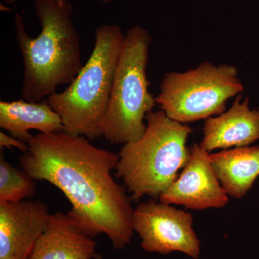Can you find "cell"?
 <instances>
[{"label": "cell", "mask_w": 259, "mask_h": 259, "mask_svg": "<svg viewBox=\"0 0 259 259\" xmlns=\"http://www.w3.org/2000/svg\"><path fill=\"white\" fill-rule=\"evenodd\" d=\"M142 137L123 145L118 153L116 177L121 179L133 199L159 198L187 164L190 148L189 126L169 118L162 110L146 116Z\"/></svg>", "instance_id": "277c9868"}, {"label": "cell", "mask_w": 259, "mask_h": 259, "mask_svg": "<svg viewBox=\"0 0 259 259\" xmlns=\"http://www.w3.org/2000/svg\"><path fill=\"white\" fill-rule=\"evenodd\" d=\"M93 259H102V256L101 255L98 254V253H97L96 256H95Z\"/></svg>", "instance_id": "e0dca14e"}, {"label": "cell", "mask_w": 259, "mask_h": 259, "mask_svg": "<svg viewBox=\"0 0 259 259\" xmlns=\"http://www.w3.org/2000/svg\"><path fill=\"white\" fill-rule=\"evenodd\" d=\"M49 215L41 201L0 203V259H28Z\"/></svg>", "instance_id": "9c48e42d"}, {"label": "cell", "mask_w": 259, "mask_h": 259, "mask_svg": "<svg viewBox=\"0 0 259 259\" xmlns=\"http://www.w3.org/2000/svg\"><path fill=\"white\" fill-rule=\"evenodd\" d=\"M41 31L36 37L27 32L21 15L16 13L15 32L23 56L24 76L20 96L28 102H40L69 85L83 68L80 37L73 21L69 2L33 0Z\"/></svg>", "instance_id": "7a4b0ae2"}, {"label": "cell", "mask_w": 259, "mask_h": 259, "mask_svg": "<svg viewBox=\"0 0 259 259\" xmlns=\"http://www.w3.org/2000/svg\"><path fill=\"white\" fill-rule=\"evenodd\" d=\"M243 90L236 66L205 61L185 72L165 75L156 101L169 118L184 124L221 115L228 100Z\"/></svg>", "instance_id": "8992f818"}, {"label": "cell", "mask_w": 259, "mask_h": 259, "mask_svg": "<svg viewBox=\"0 0 259 259\" xmlns=\"http://www.w3.org/2000/svg\"><path fill=\"white\" fill-rule=\"evenodd\" d=\"M13 147L18 148L19 150L23 151L24 153L29 151V146L26 143L13 137V136H10L4 132L0 133V148H1V151H3L5 148L12 150Z\"/></svg>", "instance_id": "9a60e30c"}, {"label": "cell", "mask_w": 259, "mask_h": 259, "mask_svg": "<svg viewBox=\"0 0 259 259\" xmlns=\"http://www.w3.org/2000/svg\"><path fill=\"white\" fill-rule=\"evenodd\" d=\"M28 144L20 158L24 171L64 193L71 204L68 214L87 235L105 234L114 248H125L134 236V209L112 175L118 154L64 131L39 133Z\"/></svg>", "instance_id": "6da1fadb"}, {"label": "cell", "mask_w": 259, "mask_h": 259, "mask_svg": "<svg viewBox=\"0 0 259 259\" xmlns=\"http://www.w3.org/2000/svg\"><path fill=\"white\" fill-rule=\"evenodd\" d=\"M97 243L68 213L50 214L28 259H93Z\"/></svg>", "instance_id": "8fae6325"}, {"label": "cell", "mask_w": 259, "mask_h": 259, "mask_svg": "<svg viewBox=\"0 0 259 259\" xmlns=\"http://www.w3.org/2000/svg\"><path fill=\"white\" fill-rule=\"evenodd\" d=\"M151 40L139 25L125 33L102 127V137L110 144L134 142L146 131L144 120L156 104L146 73Z\"/></svg>", "instance_id": "5b68a950"}, {"label": "cell", "mask_w": 259, "mask_h": 259, "mask_svg": "<svg viewBox=\"0 0 259 259\" xmlns=\"http://www.w3.org/2000/svg\"><path fill=\"white\" fill-rule=\"evenodd\" d=\"M159 200L165 204L202 210L224 207L229 199L216 176L209 153L199 144H194L182 173L161 194Z\"/></svg>", "instance_id": "ba28073f"}, {"label": "cell", "mask_w": 259, "mask_h": 259, "mask_svg": "<svg viewBox=\"0 0 259 259\" xmlns=\"http://www.w3.org/2000/svg\"><path fill=\"white\" fill-rule=\"evenodd\" d=\"M6 3H9V4H13L14 3V0H4Z\"/></svg>", "instance_id": "d6986e66"}, {"label": "cell", "mask_w": 259, "mask_h": 259, "mask_svg": "<svg viewBox=\"0 0 259 259\" xmlns=\"http://www.w3.org/2000/svg\"><path fill=\"white\" fill-rule=\"evenodd\" d=\"M238 95L229 110L206 120L199 146L209 153L215 149L245 147L259 140V110L251 109L249 99Z\"/></svg>", "instance_id": "30bf717a"}, {"label": "cell", "mask_w": 259, "mask_h": 259, "mask_svg": "<svg viewBox=\"0 0 259 259\" xmlns=\"http://www.w3.org/2000/svg\"><path fill=\"white\" fill-rule=\"evenodd\" d=\"M100 1H101L102 3H105V4H107V3H111V2L114 1V0H100Z\"/></svg>", "instance_id": "2e32d148"}, {"label": "cell", "mask_w": 259, "mask_h": 259, "mask_svg": "<svg viewBox=\"0 0 259 259\" xmlns=\"http://www.w3.org/2000/svg\"><path fill=\"white\" fill-rule=\"evenodd\" d=\"M37 185L26 171L7 161L1 151L0 156V203L15 202L31 198Z\"/></svg>", "instance_id": "5bb4252c"}, {"label": "cell", "mask_w": 259, "mask_h": 259, "mask_svg": "<svg viewBox=\"0 0 259 259\" xmlns=\"http://www.w3.org/2000/svg\"><path fill=\"white\" fill-rule=\"evenodd\" d=\"M120 26L104 24L95 30V45L86 64L68 88L47 97L62 120L64 131L90 141L102 137L116 68L125 40Z\"/></svg>", "instance_id": "3957f363"}, {"label": "cell", "mask_w": 259, "mask_h": 259, "mask_svg": "<svg viewBox=\"0 0 259 259\" xmlns=\"http://www.w3.org/2000/svg\"><path fill=\"white\" fill-rule=\"evenodd\" d=\"M209 159L223 189L234 198L244 197L259 176V146L223 150Z\"/></svg>", "instance_id": "4fadbf2b"}, {"label": "cell", "mask_w": 259, "mask_h": 259, "mask_svg": "<svg viewBox=\"0 0 259 259\" xmlns=\"http://www.w3.org/2000/svg\"><path fill=\"white\" fill-rule=\"evenodd\" d=\"M134 229L141 238V248L148 253L166 255L177 251L194 259L200 255L193 217L171 204L153 200L140 203L134 209Z\"/></svg>", "instance_id": "52a82bcc"}, {"label": "cell", "mask_w": 259, "mask_h": 259, "mask_svg": "<svg viewBox=\"0 0 259 259\" xmlns=\"http://www.w3.org/2000/svg\"><path fill=\"white\" fill-rule=\"evenodd\" d=\"M0 127L12 136L28 144L32 139L30 130L41 134L64 131L60 116L47 100L44 102L0 101Z\"/></svg>", "instance_id": "7c38bea8"}, {"label": "cell", "mask_w": 259, "mask_h": 259, "mask_svg": "<svg viewBox=\"0 0 259 259\" xmlns=\"http://www.w3.org/2000/svg\"><path fill=\"white\" fill-rule=\"evenodd\" d=\"M58 2H59L60 4H64V3H66V2H67V0H58Z\"/></svg>", "instance_id": "ac0fdd59"}]
</instances>
